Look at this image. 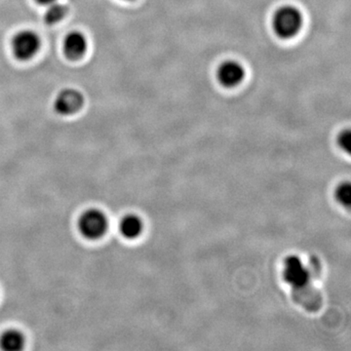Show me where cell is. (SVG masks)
Segmentation results:
<instances>
[{
  "mask_svg": "<svg viewBox=\"0 0 351 351\" xmlns=\"http://www.w3.org/2000/svg\"><path fill=\"white\" fill-rule=\"evenodd\" d=\"M339 144L341 149L346 152H350L351 149V132L350 130L343 131L339 137Z\"/></svg>",
  "mask_w": 351,
  "mask_h": 351,
  "instance_id": "obj_12",
  "label": "cell"
},
{
  "mask_svg": "<svg viewBox=\"0 0 351 351\" xmlns=\"http://www.w3.org/2000/svg\"><path fill=\"white\" fill-rule=\"evenodd\" d=\"M84 98L82 92L75 88H66L57 95L54 101L55 110L61 115H71L82 108Z\"/></svg>",
  "mask_w": 351,
  "mask_h": 351,
  "instance_id": "obj_5",
  "label": "cell"
},
{
  "mask_svg": "<svg viewBox=\"0 0 351 351\" xmlns=\"http://www.w3.org/2000/svg\"><path fill=\"white\" fill-rule=\"evenodd\" d=\"M24 335L18 330H7L0 336V348L4 351H20L25 348Z\"/></svg>",
  "mask_w": 351,
  "mask_h": 351,
  "instance_id": "obj_9",
  "label": "cell"
},
{
  "mask_svg": "<svg viewBox=\"0 0 351 351\" xmlns=\"http://www.w3.org/2000/svg\"><path fill=\"white\" fill-rule=\"evenodd\" d=\"M66 13H68V7L60 3L59 1L55 2V3L47 6L45 14H44V20H45L46 24L55 25L63 20Z\"/></svg>",
  "mask_w": 351,
  "mask_h": 351,
  "instance_id": "obj_10",
  "label": "cell"
},
{
  "mask_svg": "<svg viewBox=\"0 0 351 351\" xmlns=\"http://www.w3.org/2000/svg\"><path fill=\"white\" fill-rule=\"evenodd\" d=\"M108 228L107 215L101 210H86L78 221V230L83 237L89 240L100 239Z\"/></svg>",
  "mask_w": 351,
  "mask_h": 351,
  "instance_id": "obj_2",
  "label": "cell"
},
{
  "mask_svg": "<svg viewBox=\"0 0 351 351\" xmlns=\"http://www.w3.org/2000/svg\"><path fill=\"white\" fill-rule=\"evenodd\" d=\"M304 25V18L299 9L294 6H283L276 11L274 17V32L280 38H295Z\"/></svg>",
  "mask_w": 351,
  "mask_h": 351,
  "instance_id": "obj_1",
  "label": "cell"
},
{
  "mask_svg": "<svg viewBox=\"0 0 351 351\" xmlns=\"http://www.w3.org/2000/svg\"><path fill=\"white\" fill-rule=\"evenodd\" d=\"M87 50V39L82 32L69 34L64 39V51L66 56L71 60H77L85 54Z\"/></svg>",
  "mask_w": 351,
  "mask_h": 351,
  "instance_id": "obj_7",
  "label": "cell"
},
{
  "mask_svg": "<svg viewBox=\"0 0 351 351\" xmlns=\"http://www.w3.org/2000/svg\"><path fill=\"white\" fill-rule=\"evenodd\" d=\"M40 49V38L36 32L22 31L14 36L12 50L14 55L21 61H27L36 56Z\"/></svg>",
  "mask_w": 351,
  "mask_h": 351,
  "instance_id": "obj_4",
  "label": "cell"
},
{
  "mask_svg": "<svg viewBox=\"0 0 351 351\" xmlns=\"http://www.w3.org/2000/svg\"><path fill=\"white\" fill-rule=\"evenodd\" d=\"M119 230L122 237L126 239H136L142 235L144 223L137 215H126L120 221Z\"/></svg>",
  "mask_w": 351,
  "mask_h": 351,
  "instance_id": "obj_8",
  "label": "cell"
},
{
  "mask_svg": "<svg viewBox=\"0 0 351 351\" xmlns=\"http://www.w3.org/2000/svg\"><path fill=\"white\" fill-rule=\"evenodd\" d=\"M39 4L44 6H49L51 4L55 3V2L59 1V0H36Z\"/></svg>",
  "mask_w": 351,
  "mask_h": 351,
  "instance_id": "obj_13",
  "label": "cell"
},
{
  "mask_svg": "<svg viewBox=\"0 0 351 351\" xmlns=\"http://www.w3.org/2000/svg\"><path fill=\"white\" fill-rule=\"evenodd\" d=\"M218 80L223 87H237L243 82L245 69L237 61H226L218 69Z\"/></svg>",
  "mask_w": 351,
  "mask_h": 351,
  "instance_id": "obj_6",
  "label": "cell"
},
{
  "mask_svg": "<svg viewBox=\"0 0 351 351\" xmlns=\"http://www.w3.org/2000/svg\"><path fill=\"white\" fill-rule=\"evenodd\" d=\"M284 279L295 290H304L311 279V271L297 256H290L284 262Z\"/></svg>",
  "mask_w": 351,
  "mask_h": 351,
  "instance_id": "obj_3",
  "label": "cell"
},
{
  "mask_svg": "<svg viewBox=\"0 0 351 351\" xmlns=\"http://www.w3.org/2000/svg\"><path fill=\"white\" fill-rule=\"evenodd\" d=\"M337 199L345 205V206H350L351 203V186L350 182H343L336 191Z\"/></svg>",
  "mask_w": 351,
  "mask_h": 351,
  "instance_id": "obj_11",
  "label": "cell"
}]
</instances>
